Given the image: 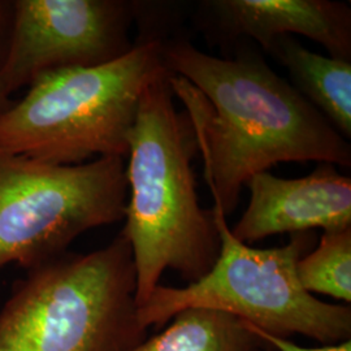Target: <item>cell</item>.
<instances>
[{
    "mask_svg": "<svg viewBox=\"0 0 351 351\" xmlns=\"http://www.w3.org/2000/svg\"><path fill=\"white\" fill-rule=\"evenodd\" d=\"M265 348L237 316L190 307L176 314L160 333L128 351H258Z\"/></svg>",
    "mask_w": 351,
    "mask_h": 351,
    "instance_id": "obj_11",
    "label": "cell"
},
{
    "mask_svg": "<svg viewBox=\"0 0 351 351\" xmlns=\"http://www.w3.org/2000/svg\"><path fill=\"white\" fill-rule=\"evenodd\" d=\"M123 232L88 254L27 271L0 311V351H128L147 339Z\"/></svg>",
    "mask_w": 351,
    "mask_h": 351,
    "instance_id": "obj_4",
    "label": "cell"
},
{
    "mask_svg": "<svg viewBox=\"0 0 351 351\" xmlns=\"http://www.w3.org/2000/svg\"><path fill=\"white\" fill-rule=\"evenodd\" d=\"M265 349H267V348H265ZM263 350H264V349H263ZM263 350H258V351H263Z\"/></svg>",
    "mask_w": 351,
    "mask_h": 351,
    "instance_id": "obj_17",
    "label": "cell"
},
{
    "mask_svg": "<svg viewBox=\"0 0 351 351\" xmlns=\"http://www.w3.org/2000/svg\"><path fill=\"white\" fill-rule=\"evenodd\" d=\"M173 97L167 69L145 88L129 134L121 232L136 268L137 307L160 285L164 271L191 284L211 271L220 252L213 211L202 208L195 189L193 128Z\"/></svg>",
    "mask_w": 351,
    "mask_h": 351,
    "instance_id": "obj_2",
    "label": "cell"
},
{
    "mask_svg": "<svg viewBox=\"0 0 351 351\" xmlns=\"http://www.w3.org/2000/svg\"><path fill=\"white\" fill-rule=\"evenodd\" d=\"M139 3L124 0H16L0 80L8 94L39 75L94 66L133 49L129 29Z\"/></svg>",
    "mask_w": 351,
    "mask_h": 351,
    "instance_id": "obj_7",
    "label": "cell"
},
{
    "mask_svg": "<svg viewBox=\"0 0 351 351\" xmlns=\"http://www.w3.org/2000/svg\"><path fill=\"white\" fill-rule=\"evenodd\" d=\"M11 104H12V101H10V94L0 80V114L4 112Z\"/></svg>",
    "mask_w": 351,
    "mask_h": 351,
    "instance_id": "obj_15",
    "label": "cell"
},
{
    "mask_svg": "<svg viewBox=\"0 0 351 351\" xmlns=\"http://www.w3.org/2000/svg\"><path fill=\"white\" fill-rule=\"evenodd\" d=\"M216 58L185 38H164L173 95L185 104L213 206L234 213L251 177L280 163L351 167L348 139L259 52L236 42Z\"/></svg>",
    "mask_w": 351,
    "mask_h": 351,
    "instance_id": "obj_1",
    "label": "cell"
},
{
    "mask_svg": "<svg viewBox=\"0 0 351 351\" xmlns=\"http://www.w3.org/2000/svg\"><path fill=\"white\" fill-rule=\"evenodd\" d=\"M246 186L250 201L239 223L230 228L243 243L316 228L330 232L351 226V178L333 164L320 163L301 178L261 172Z\"/></svg>",
    "mask_w": 351,
    "mask_h": 351,
    "instance_id": "obj_8",
    "label": "cell"
},
{
    "mask_svg": "<svg viewBox=\"0 0 351 351\" xmlns=\"http://www.w3.org/2000/svg\"><path fill=\"white\" fill-rule=\"evenodd\" d=\"M246 326H249L251 332L261 341H263L267 348H269L272 351H351L350 339L335 343V345H324L322 348H304L289 339H280V337L271 336L268 333H264L261 329L251 326L249 323H246Z\"/></svg>",
    "mask_w": 351,
    "mask_h": 351,
    "instance_id": "obj_13",
    "label": "cell"
},
{
    "mask_svg": "<svg viewBox=\"0 0 351 351\" xmlns=\"http://www.w3.org/2000/svg\"><path fill=\"white\" fill-rule=\"evenodd\" d=\"M211 211L220 237L211 271L184 288L159 285L137 310L141 326L162 329L180 311L206 307L280 339L301 335L323 345L350 339V306L317 300L298 281L297 263L314 243L310 232L290 234L280 247L255 249L232 234L219 207Z\"/></svg>",
    "mask_w": 351,
    "mask_h": 351,
    "instance_id": "obj_5",
    "label": "cell"
},
{
    "mask_svg": "<svg viewBox=\"0 0 351 351\" xmlns=\"http://www.w3.org/2000/svg\"><path fill=\"white\" fill-rule=\"evenodd\" d=\"M126 201L125 158L55 165L0 154V268L49 263L82 233L121 221Z\"/></svg>",
    "mask_w": 351,
    "mask_h": 351,
    "instance_id": "obj_6",
    "label": "cell"
},
{
    "mask_svg": "<svg viewBox=\"0 0 351 351\" xmlns=\"http://www.w3.org/2000/svg\"><path fill=\"white\" fill-rule=\"evenodd\" d=\"M207 21L232 42L252 39L268 52L274 40L302 36L330 58L351 62V8L332 0H211L201 3Z\"/></svg>",
    "mask_w": 351,
    "mask_h": 351,
    "instance_id": "obj_9",
    "label": "cell"
},
{
    "mask_svg": "<svg viewBox=\"0 0 351 351\" xmlns=\"http://www.w3.org/2000/svg\"><path fill=\"white\" fill-rule=\"evenodd\" d=\"M124 56L39 75L0 114V154L55 165L126 158L141 97L167 71L164 37L142 32Z\"/></svg>",
    "mask_w": 351,
    "mask_h": 351,
    "instance_id": "obj_3",
    "label": "cell"
},
{
    "mask_svg": "<svg viewBox=\"0 0 351 351\" xmlns=\"http://www.w3.org/2000/svg\"><path fill=\"white\" fill-rule=\"evenodd\" d=\"M297 277L310 294L351 302V226L324 232L314 250L297 263Z\"/></svg>",
    "mask_w": 351,
    "mask_h": 351,
    "instance_id": "obj_12",
    "label": "cell"
},
{
    "mask_svg": "<svg viewBox=\"0 0 351 351\" xmlns=\"http://www.w3.org/2000/svg\"><path fill=\"white\" fill-rule=\"evenodd\" d=\"M263 351H272V350H271V349H269V348H267V349H264Z\"/></svg>",
    "mask_w": 351,
    "mask_h": 351,
    "instance_id": "obj_16",
    "label": "cell"
},
{
    "mask_svg": "<svg viewBox=\"0 0 351 351\" xmlns=\"http://www.w3.org/2000/svg\"><path fill=\"white\" fill-rule=\"evenodd\" d=\"M12 24V3L0 1V64L8 45Z\"/></svg>",
    "mask_w": 351,
    "mask_h": 351,
    "instance_id": "obj_14",
    "label": "cell"
},
{
    "mask_svg": "<svg viewBox=\"0 0 351 351\" xmlns=\"http://www.w3.org/2000/svg\"><path fill=\"white\" fill-rule=\"evenodd\" d=\"M267 53L288 71L291 86L350 141L351 62L307 50L291 36L276 38Z\"/></svg>",
    "mask_w": 351,
    "mask_h": 351,
    "instance_id": "obj_10",
    "label": "cell"
}]
</instances>
